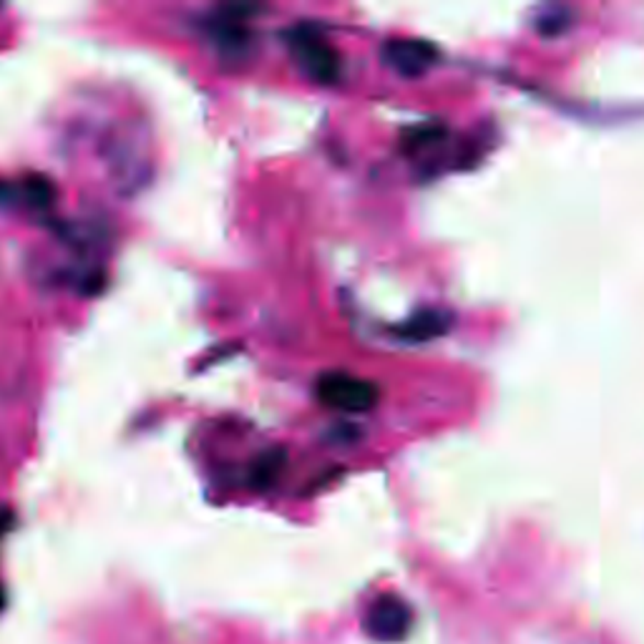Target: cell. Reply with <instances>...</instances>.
<instances>
[{"instance_id":"cell-1","label":"cell","mask_w":644,"mask_h":644,"mask_svg":"<svg viewBox=\"0 0 644 644\" xmlns=\"http://www.w3.org/2000/svg\"><path fill=\"white\" fill-rule=\"evenodd\" d=\"M290 48L295 50L297 64L305 68L310 79L320 83H335L340 79V54L323 38V33L313 25H297L290 31Z\"/></svg>"},{"instance_id":"cell-2","label":"cell","mask_w":644,"mask_h":644,"mask_svg":"<svg viewBox=\"0 0 644 644\" xmlns=\"http://www.w3.org/2000/svg\"><path fill=\"white\" fill-rule=\"evenodd\" d=\"M315 391L323 406L342 410V414H365L377 403L375 383L348 373L323 375Z\"/></svg>"},{"instance_id":"cell-3","label":"cell","mask_w":644,"mask_h":644,"mask_svg":"<svg viewBox=\"0 0 644 644\" xmlns=\"http://www.w3.org/2000/svg\"><path fill=\"white\" fill-rule=\"evenodd\" d=\"M365 632L377 642H400L414 626V612L398 595H381L365 612Z\"/></svg>"},{"instance_id":"cell-4","label":"cell","mask_w":644,"mask_h":644,"mask_svg":"<svg viewBox=\"0 0 644 644\" xmlns=\"http://www.w3.org/2000/svg\"><path fill=\"white\" fill-rule=\"evenodd\" d=\"M383 61L400 76L426 74L436 61V48L420 38H395L383 46Z\"/></svg>"},{"instance_id":"cell-5","label":"cell","mask_w":644,"mask_h":644,"mask_svg":"<svg viewBox=\"0 0 644 644\" xmlns=\"http://www.w3.org/2000/svg\"><path fill=\"white\" fill-rule=\"evenodd\" d=\"M449 328H451V315L449 313L420 310V313H416L414 317H410V320L403 325L398 332L403 335V338H408V340L426 342V340L438 338V335H443Z\"/></svg>"},{"instance_id":"cell-6","label":"cell","mask_w":644,"mask_h":644,"mask_svg":"<svg viewBox=\"0 0 644 644\" xmlns=\"http://www.w3.org/2000/svg\"><path fill=\"white\" fill-rule=\"evenodd\" d=\"M285 468V451H268L264 456L257 459V463L252 466V474L250 481L255 488H270L274 481H278L280 471Z\"/></svg>"},{"instance_id":"cell-7","label":"cell","mask_w":644,"mask_h":644,"mask_svg":"<svg viewBox=\"0 0 644 644\" xmlns=\"http://www.w3.org/2000/svg\"><path fill=\"white\" fill-rule=\"evenodd\" d=\"M539 29L541 33H546V36H552V33H560L566 23H569V13L564 11V8H549L546 15H539Z\"/></svg>"},{"instance_id":"cell-8","label":"cell","mask_w":644,"mask_h":644,"mask_svg":"<svg viewBox=\"0 0 644 644\" xmlns=\"http://www.w3.org/2000/svg\"><path fill=\"white\" fill-rule=\"evenodd\" d=\"M50 196H54V189L46 182V179H31L29 184H25V200L31 204H48Z\"/></svg>"},{"instance_id":"cell-9","label":"cell","mask_w":644,"mask_h":644,"mask_svg":"<svg viewBox=\"0 0 644 644\" xmlns=\"http://www.w3.org/2000/svg\"><path fill=\"white\" fill-rule=\"evenodd\" d=\"M8 202H11V189L0 184V204H8Z\"/></svg>"},{"instance_id":"cell-10","label":"cell","mask_w":644,"mask_h":644,"mask_svg":"<svg viewBox=\"0 0 644 644\" xmlns=\"http://www.w3.org/2000/svg\"><path fill=\"white\" fill-rule=\"evenodd\" d=\"M0 607H3V589H0Z\"/></svg>"}]
</instances>
